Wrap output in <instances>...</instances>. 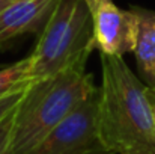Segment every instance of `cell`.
Wrapping results in <instances>:
<instances>
[{
    "label": "cell",
    "mask_w": 155,
    "mask_h": 154,
    "mask_svg": "<svg viewBox=\"0 0 155 154\" xmlns=\"http://www.w3.org/2000/svg\"><path fill=\"white\" fill-rule=\"evenodd\" d=\"M98 133L113 154H155V121L148 86L124 57L101 54Z\"/></svg>",
    "instance_id": "1"
},
{
    "label": "cell",
    "mask_w": 155,
    "mask_h": 154,
    "mask_svg": "<svg viewBox=\"0 0 155 154\" xmlns=\"http://www.w3.org/2000/svg\"><path fill=\"white\" fill-rule=\"evenodd\" d=\"M92 17L94 43L101 54L124 56L134 53L139 18L130 9H120L113 0H86Z\"/></svg>",
    "instance_id": "5"
},
{
    "label": "cell",
    "mask_w": 155,
    "mask_h": 154,
    "mask_svg": "<svg viewBox=\"0 0 155 154\" xmlns=\"http://www.w3.org/2000/svg\"><path fill=\"white\" fill-rule=\"evenodd\" d=\"M97 89L86 65H74L30 82L18 101L12 124V153L27 154Z\"/></svg>",
    "instance_id": "2"
},
{
    "label": "cell",
    "mask_w": 155,
    "mask_h": 154,
    "mask_svg": "<svg viewBox=\"0 0 155 154\" xmlns=\"http://www.w3.org/2000/svg\"><path fill=\"white\" fill-rule=\"evenodd\" d=\"M95 50L86 0H60L38 36L30 57V80H41L74 65H86Z\"/></svg>",
    "instance_id": "3"
},
{
    "label": "cell",
    "mask_w": 155,
    "mask_h": 154,
    "mask_svg": "<svg viewBox=\"0 0 155 154\" xmlns=\"http://www.w3.org/2000/svg\"><path fill=\"white\" fill-rule=\"evenodd\" d=\"M15 0H0V14L9 6V5H12Z\"/></svg>",
    "instance_id": "11"
},
{
    "label": "cell",
    "mask_w": 155,
    "mask_h": 154,
    "mask_svg": "<svg viewBox=\"0 0 155 154\" xmlns=\"http://www.w3.org/2000/svg\"><path fill=\"white\" fill-rule=\"evenodd\" d=\"M18 101L15 103L5 113V116L0 119V154H14L12 153V124H14V116H15Z\"/></svg>",
    "instance_id": "9"
},
{
    "label": "cell",
    "mask_w": 155,
    "mask_h": 154,
    "mask_svg": "<svg viewBox=\"0 0 155 154\" xmlns=\"http://www.w3.org/2000/svg\"><path fill=\"white\" fill-rule=\"evenodd\" d=\"M30 57L17 60L12 65L0 70V103L20 94L32 82L30 77Z\"/></svg>",
    "instance_id": "8"
},
{
    "label": "cell",
    "mask_w": 155,
    "mask_h": 154,
    "mask_svg": "<svg viewBox=\"0 0 155 154\" xmlns=\"http://www.w3.org/2000/svg\"><path fill=\"white\" fill-rule=\"evenodd\" d=\"M100 88L27 154H113L98 133Z\"/></svg>",
    "instance_id": "4"
},
{
    "label": "cell",
    "mask_w": 155,
    "mask_h": 154,
    "mask_svg": "<svg viewBox=\"0 0 155 154\" xmlns=\"http://www.w3.org/2000/svg\"><path fill=\"white\" fill-rule=\"evenodd\" d=\"M60 0H15L0 14V46L24 33H41Z\"/></svg>",
    "instance_id": "6"
},
{
    "label": "cell",
    "mask_w": 155,
    "mask_h": 154,
    "mask_svg": "<svg viewBox=\"0 0 155 154\" xmlns=\"http://www.w3.org/2000/svg\"><path fill=\"white\" fill-rule=\"evenodd\" d=\"M131 9L139 18L134 49L137 70L142 82L149 88H155V11L140 6H131Z\"/></svg>",
    "instance_id": "7"
},
{
    "label": "cell",
    "mask_w": 155,
    "mask_h": 154,
    "mask_svg": "<svg viewBox=\"0 0 155 154\" xmlns=\"http://www.w3.org/2000/svg\"><path fill=\"white\" fill-rule=\"evenodd\" d=\"M5 113H6V112H5ZM5 113H3V115H0V119H2V118H3V116H5Z\"/></svg>",
    "instance_id": "12"
},
{
    "label": "cell",
    "mask_w": 155,
    "mask_h": 154,
    "mask_svg": "<svg viewBox=\"0 0 155 154\" xmlns=\"http://www.w3.org/2000/svg\"><path fill=\"white\" fill-rule=\"evenodd\" d=\"M146 94H148V100H149V104H151L152 116H154V121H155V88H149V86H148Z\"/></svg>",
    "instance_id": "10"
}]
</instances>
